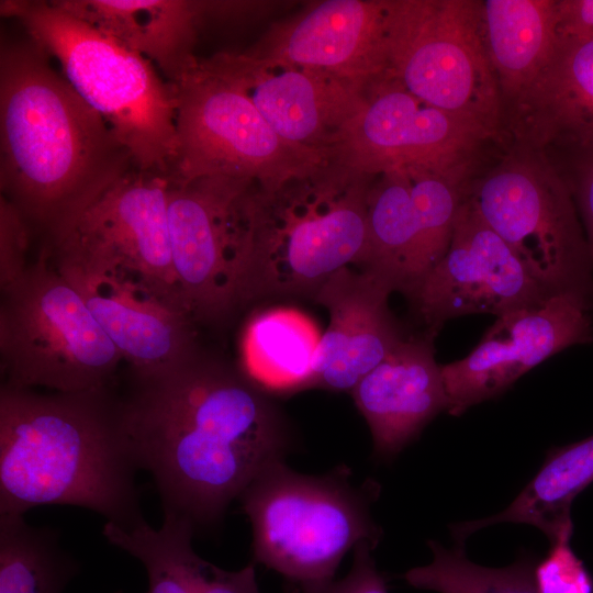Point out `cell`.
<instances>
[{
    "label": "cell",
    "mask_w": 593,
    "mask_h": 593,
    "mask_svg": "<svg viewBox=\"0 0 593 593\" xmlns=\"http://www.w3.org/2000/svg\"><path fill=\"white\" fill-rule=\"evenodd\" d=\"M321 337L315 322L296 309L254 312L240 336V371L266 394L311 388Z\"/></svg>",
    "instance_id": "obj_24"
},
{
    "label": "cell",
    "mask_w": 593,
    "mask_h": 593,
    "mask_svg": "<svg viewBox=\"0 0 593 593\" xmlns=\"http://www.w3.org/2000/svg\"><path fill=\"white\" fill-rule=\"evenodd\" d=\"M573 197L593 268V148L546 152Z\"/></svg>",
    "instance_id": "obj_31"
},
{
    "label": "cell",
    "mask_w": 593,
    "mask_h": 593,
    "mask_svg": "<svg viewBox=\"0 0 593 593\" xmlns=\"http://www.w3.org/2000/svg\"><path fill=\"white\" fill-rule=\"evenodd\" d=\"M558 36L593 37V0H557Z\"/></svg>",
    "instance_id": "obj_34"
},
{
    "label": "cell",
    "mask_w": 593,
    "mask_h": 593,
    "mask_svg": "<svg viewBox=\"0 0 593 593\" xmlns=\"http://www.w3.org/2000/svg\"><path fill=\"white\" fill-rule=\"evenodd\" d=\"M490 141L500 143L480 124L419 100L385 74L367 87L362 110L331 163L368 177L405 170L470 182Z\"/></svg>",
    "instance_id": "obj_12"
},
{
    "label": "cell",
    "mask_w": 593,
    "mask_h": 593,
    "mask_svg": "<svg viewBox=\"0 0 593 593\" xmlns=\"http://www.w3.org/2000/svg\"><path fill=\"white\" fill-rule=\"evenodd\" d=\"M78 571L56 530L0 516V593H63Z\"/></svg>",
    "instance_id": "obj_28"
},
{
    "label": "cell",
    "mask_w": 593,
    "mask_h": 593,
    "mask_svg": "<svg viewBox=\"0 0 593 593\" xmlns=\"http://www.w3.org/2000/svg\"><path fill=\"white\" fill-rule=\"evenodd\" d=\"M593 482V435L551 449L535 478L506 507L490 517L451 526L462 545L472 533L497 523H524L539 528L551 541L572 533L571 503Z\"/></svg>",
    "instance_id": "obj_27"
},
{
    "label": "cell",
    "mask_w": 593,
    "mask_h": 593,
    "mask_svg": "<svg viewBox=\"0 0 593 593\" xmlns=\"http://www.w3.org/2000/svg\"><path fill=\"white\" fill-rule=\"evenodd\" d=\"M49 255L136 379L164 373L198 353L192 317L141 275L64 245Z\"/></svg>",
    "instance_id": "obj_13"
},
{
    "label": "cell",
    "mask_w": 593,
    "mask_h": 593,
    "mask_svg": "<svg viewBox=\"0 0 593 593\" xmlns=\"http://www.w3.org/2000/svg\"><path fill=\"white\" fill-rule=\"evenodd\" d=\"M377 456L398 455L423 427L448 410L433 336L403 339L351 390Z\"/></svg>",
    "instance_id": "obj_21"
},
{
    "label": "cell",
    "mask_w": 593,
    "mask_h": 593,
    "mask_svg": "<svg viewBox=\"0 0 593 593\" xmlns=\"http://www.w3.org/2000/svg\"><path fill=\"white\" fill-rule=\"evenodd\" d=\"M169 183L166 175L132 169L109 187L72 231L53 246L65 245L134 271L183 307L172 260Z\"/></svg>",
    "instance_id": "obj_17"
},
{
    "label": "cell",
    "mask_w": 593,
    "mask_h": 593,
    "mask_svg": "<svg viewBox=\"0 0 593 593\" xmlns=\"http://www.w3.org/2000/svg\"><path fill=\"white\" fill-rule=\"evenodd\" d=\"M321 172L266 193L257 188L242 305L268 296L314 295L367 247L372 177Z\"/></svg>",
    "instance_id": "obj_5"
},
{
    "label": "cell",
    "mask_w": 593,
    "mask_h": 593,
    "mask_svg": "<svg viewBox=\"0 0 593 593\" xmlns=\"http://www.w3.org/2000/svg\"><path fill=\"white\" fill-rule=\"evenodd\" d=\"M502 136L542 152L593 148V37L558 36L541 70L503 109Z\"/></svg>",
    "instance_id": "obj_20"
},
{
    "label": "cell",
    "mask_w": 593,
    "mask_h": 593,
    "mask_svg": "<svg viewBox=\"0 0 593 593\" xmlns=\"http://www.w3.org/2000/svg\"><path fill=\"white\" fill-rule=\"evenodd\" d=\"M590 307V300L561 293L538 306L497 316L468 356L441 366L447 412L458 416L501 394L552 355L592 342Z\"/></svg>",
    "instance_id": "obj_16"
},
{
    "label": "cell",
    "mask_w": 593,
    "mask_h": 593,
    "mask_svg": "<svg viewBox=\"0 0 593 593\" xmlns=\"http://www.w3.org/2000/svg\"><path fill=\"white\" fill-rule=\"evenodd\" d=\"M482 14L504 109L533 81L553 49L557 0H485Z\"/></svg>",
    "instance_id": "obj_25"
},
{
    "label": "cell",
    "mask_w": 593,
    "mask_h": 593,
    "mask_svg": "<svg viewBox=\"0 0 593 593\" xmlns=\"http://www.w3.org/2000/svg\"><path fill=\"white\" fill-rule=\"evenodd\" d=\"M506 145L468 195L530 276L550 294L591 301L593 268L571 191L546 152Z\"/></svg>",
    "instance_id": "obj_8"
},
{
    "label": "cell",
    "mask_w": 593,
    "mask_h": 593,
    "mask_svg": "<svg viewBox=\"0 0 593 593\" xmlns=\"http://www.w3.org/2000/svg\"><path fill=\"white\" fill-rule=\"evenodd\" d=\"M31 227L4 197L0 199V287L15 282L27 269L26 253Z\"/></svg>",
    "instance_id": "obj_32"
},
{
    "label": "cell",
    "mask_w": 593,
    "mask_h": 593,
    "mask_svg": "<svg viewBox=\"0 0 593 593\" xmlns=\"http://www.w3.org/2000/svg\"><path fill=\"white\" fill-rule=\"evenodd\" d=\"M347 466L309 475L284 461L265 468L239 495L253 530V561L300 592L334 580L342 559L382 532L370 514L374 482H351Z\"/></svg>",
    "instance_id": "obj_6"
},
{
    "label": "cell",
    "mask_w": 593,
    "mask_h": 593,
    "mask_svg": "<svg viewBox=\"0 0 593 593\" xmlns=\"http://www.w3.org/2000/svg\"><path fill=\"white\" fill-rule=\"evenodd\" d=\"M200 60L237 86L281 138L327 163L365 104L368 86L329 72L272 64L243 52Z\"/></svg>",
    "instance_id": "obj_15"
},
{
    "label": "cell",
    "mask_w": 593,
    "mask_h": 593,
    "mask_svg": "<svg viewBox=\"0 0 593 593\" xmlns=\"http://www.w3.org/2000/svg\"><path fill=\"white\" fill-rule=\"evenodd\" d=\"M367 198V247L361 266L411 295L422 279L423 222L409 171L374 176Z\"/></svg>",
    "instance_id": "obj_26"
},
{
    "label": "cell",
    "mask_w": 593,
    "mask_h": 593,
    "mask_svg": "<svg viewBox=\"0 0 593 593\" xmlns=\"http://www.w3.org/2000/svg\"><path fill=\"white\" fill-rule=\"evenodd\" d=\"M38 260L1 290L4 384L78 393L108 389L122 358L74 286Z\"/></svg>",
    "instance_id": "obj_7"
},
{
    "label": "cell",
    "mask_w": 593,
    "mask_h": 593,
    "mask_svg": "<svg viewBox=\"0 0 593 593\" xmlns=\"http://www.w3.org/2000/svg\"><path fill=\"white\" fill-rule=\"evenodd\" d=\"M428 546L433 561L404 574L413 588L437 593H538L534 583L537 559L530 555L503 568H488L470 561L462 545L446 549L429 541Z\"/></svg>",
    "instance_id": "obj_29"
},
{
    "label": "cell",
    "mask_w": 593,
    "mask_h": 593,
    "mask_svg": "<svg viewBox=\"0 0 593 593\" xmlns=\"http://www.w3.org/2000/svg\"><path fill=\"white\" fill-rule=\"evenodd\" d=\"M254 186L227 177L169 183L168 216L177 288L194 322L217 321L242 306Z\"/></svg>",
    "instance_id": "obj_11"
},
{
    "label": "cell",
    "mask_w": 593,
    "mask_h": 593,
    "mask_svg": "<svg viewBox=\"0 0 593 593\" xmlns=\"http://www.w3.org/2000/svg\"><path fill=\"white\" fill-rule=\"evenodd\" d=\"M139 469L107 389L0 392V516L46 504L94 511L120 527L143 519Z\"/></svg>",
    "instance_id": "obj_3"
},
{
    "label": "cell",
    "mask_w": 593,
    "mask_h": 593,
    "mask_svg": "<svg viewBox=\"0 0 593 593\" xmlns=\"http://www.w3.org/2000/svg\"><path fill=\"white\" fill-rule=\"evenodd\" d=\"M194 525L186 517L164 513L160 528L144 518L130 528L107 522V540L138 559L148 578V593H260L256 563L228 571L202 559L192 548Z\"/></svg>",
    "instance_id": "obj_23"
},
{
    "label": "cell",
    "mask_w": 593,
    "mask_h": 593,
    "mask_svg": "<svg viewBox=\"0 0 593 593\" xmlns=\"http://www.w3.org/2000/svg\"><path fill=\"white\" fill-rule=\"evenodd\" d=\"M387 74L502 143V99L475 0H387Z\"/></svg>",
    "instance_id": "obj_9"
},
{
    "label": "cell",
    "mask_w": 593,
    "mask_h": 593,
    "mask_svg": "<svg viewBox=\"0 0 593 593\" xmlns=\"http://www.w3.org/2000/svg\"><path fill=\"white\" fill-rule=\"evenodd\" d=\"M572 533L550 542L548 553L534 567V583L538 593H593V575L574 553Z\"/></svg>",
    "instance_id": "obj_30"
},
{
    "label": "cell",
    "mask_w": 593,
    "mask_h": 593,
    "mask_svg": "<svg viewBox=\"0 0 593 593\" xmlns=\"http://www.w3.org/2000/svg\"><path fill=\"white\" fill-rule=\"evenodd\" d=\"M410 296L429 332L435 333L450 318L478 313L497 317L538 306L550 294L485 222L467 193L446 254Z\"/></svg>",
    "instance_id": "obj_14"
},
{
    "label": "cell",
    "mask_w": 593,
    "mask_h": 593,
    "mask_svg": "<svg viewBox=\"0 0 593 593\" xmlns=\"http://www.w3.org/2000/svg\"><path fill=\"white\" fill-rule=\"evenodd\" d=\"M174 86L177 150L170 181L227 177L272 193L328 164L281 138L250 99L200 58Z\"/></svg>",
    "instance_id": "obj_10"
},
{
    "label": "cell",
    "mask_w": 593,
    "mask_h": 593,
    "mask_svg": "<svg viewBox=\"0 0 593 593\" xmlns=\"http://www.w3.org/2000/svg\"><path fill=\"white\" fill-rule=\"evenodd\" d=\"M57 7L150 60L176 81L197 61V1L55 0Z\"/></svg>",
    "instance_id": "obj_22"
},
{
    "label": "cell",
    "mask_w": 593,
    "mask_h": 593,
    "mask_svg": "<svg viewBox=\"0 0 593 593\" xmlns=\"http://www.w3.org/2000/svg\"><path fill=\"white\" fill-rule=\"evenodd\" d=\"M376 548L370 542H360L354 548L349 572L339 580L304 590L302 593H389L383 575L372 558Z\"/></svg>",
    "instance_id": "obj_33"
},
{
    "label": "cell",
    "mask_w": 593,
    "mask_h": 593,
    "mask_svg": "<svg viewBox=\"0 0 593 593\" xmlns=\"http://www.w3.org/2000/svg\"><path fill=\"white\" fill-rule=\"evenodd\" d=\"M246 55L369 86L388 70L387 0H325L273 24Z\"/></svg>",
    "instance_id": "obj_18"
},
{
    "label": "cell",
    "mask_w": 593,
    "mask_h": 593,
    "mask_svg": "<svg viewBox=\"0 0 593 593\" xmlns=\"http://www.w3.org/2000/svg\"><path fill=\"white\" fill-rule=\"evenodd\" d=\"M0 188L51 246L135 168L108 123L29 36L0 48Z\"/></svg>",
    "instance_id": "obj_2"
},
{
    "label": "cell",
    "mask_w": 593,
    "mask_h": 593,
    "mask_svg": "<svg viewBox=\"0 0 593 593\" xmlns=\"http://www.w3.org/2000/svg\"><path fill=\"white\" fill-rule=\"evenodd\" d=\"M121 423L164 513L216 525L230 503L292 448L286 419L242 371L199 351L158 376L136 379Z\"/></svg>",
    "instance_id": "obj_1"
},
{
    "label": "cell",
    "mask_w": 593,
    "mask_h": 593,
    "mask_svg": "<svg viewBox=\"0 0 593 593\" xmlns=\"http://www.w3.org/2000/svg\"><path fill=\"white\" fill-rule=\"evenodd\" d=\"M389 280L363 268L345 267L313 295L329 315L314 356L311 388L350 391L404 338L388 300Z\"/></svg>",
    "instance_id": "obj_19"
},
{
    "label": "cell",
    "mask_w": 593,
    "mask_h": 593,
    "mask_svg": "<svg viewBox=\"0 0 593 593\" xmlns=\"http://www.w3.org/2000/svg\"><path fill=\"white\" fill-rule=\"evenodd\" d=\"M75 91L108 123L135 168L168 177L177 150L174 86L155 65L53 1L2 0Z\"/></svg>",
    "instance_id": "obj_4"
}]
</instances>
